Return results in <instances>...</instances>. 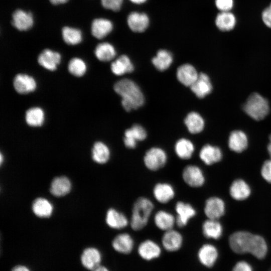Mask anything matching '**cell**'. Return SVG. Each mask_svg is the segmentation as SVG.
Listing matches in <instances>:
<instances>
[{
	"mask_svg": "<svg viewBox=\"0 0 271 271\" xmlns=\"http://www.w3.org/2000/svg\"><path fill=\"white\" fill-rule=\"evenodd\" d=\"M176 74L181 83L189 87L196 80L199 75L195 68L190 64H184L179 66Z\"/></svg>",
	"mask_w": 271,
	"mask_h": 271,
	"instance_id": "obj_20",
	"label": "cell"
},
{
	"mask_svg": "<svg viewBox=\"0 0 271 271\" xmlns=\"http://www.w3.org/2000/svg\"><path fill=\"white\" fill-rule=\"evenodd\" d=\"M269 143L267 145V149L268 154L271 159V134L269 135Z\"/></svg>",
	"mask_w": 271,
	"mask_h": 271,
	"instance_id": "obj_50",
	"label": "cell"
},
{
	"mask_svg": "<svg viewBox=\"0 0 271 271\" xmlns=\"http://www.w3.org/2000/svg\"><path fill=\"white\" fill-rule=\"evenodd\" d=\"M190 87L196 96L200 98L209 94L212 89L209 76L204 73H199L197 79Z\"/></svg>",
	"mask_w": 271,
	"mask_h": 271,
	"instance_id": "obj_19",
	"label": "cell"
},
{
	"mask_svg": "<svg viewBox=\"0 0 271 271\" xmlns=\"http://www.w3.org/2000/svg\"><path fill=\"white\" fill-rule=\"evenodd\" d=\"M71 189V183L65 176L54 178L50 186L51 193L56 197H62L69 193Z\"/></svg>",
	"mask_w": 271,
	"mask_h": 271,
	"instance_id": "obj_28",
	"label": "cell"
},
{
	"mask_svg": "<svg viewBox=\"0 0 271 271\" xmlns=\"http://www.w3.org/2000/svg\"><path fill=\"white\" fill-rule=\"evenodd\" d=\"M137 252L142 259L150 261L159 258L162 254V249L157 242L152 239H147L139 244Z\"/></svg>",
	"mask_w": 271,
	"mask_h": 271,
	"instance_id": "obj_6",
	"label": "cell"
},
{
	"mask_svg": "<svg viewBox=\"0 0 271 271\" xmlns=\"http://www.w3.org/2000/svg\"><path fill=\"white\" fill-rule=\"evenodd\" d=\"M11 271H30V270L26 266L19 265L15 266Z\"/></svg>",
	"mask_w": 271,
	"mask_h": 271,
	"instance_id": "obj_46",
	"label": "cell"
},
{
	"mask_svg": "<svg viewBox=\"0 0 271 271\" xmlns=\"http://www.w3.org/2000/svg\"><path fill=\"white\" fill-rule=\"evenodd\" d=\"M247 145V138L244 132L236 130L230 133L228 139V146L231 150L236 153H241L246 149Z\"/></svg>",
	"mask_w": 271,
	"mask_h": 271,
	"instance_id": "obj_26",
	"label": "cell"
},
{
	"mask_svg": "<svg viewBox=\"0 0 271 271\" xmlns=\"http://www.w3.org/2000/svg\"><path fill=\"white\" fill-rule=\"evenodd\" d=\"M129 28L136 33H142L146 30L150 24L148 16L144 13L132 12L127 17Z\"/></svg>",
	"mask_w": 271,
	"mask_h": 271,
	"instance_id": "obj_16",
	"label": "cell"
},
{
	"mask_svg": "<svg viewBox=\"0 0 271 271\" xmlns=\"http://www.w3.org/2000/svg\"><path fill=\"white\" fill-rule=\"evenodd\" d=\"M34 19L30 12L22 10H16L12 15V24L19 31H27L33 25Z\"/></svg>",
	"mask_w": 271,
	"mask_h": 271,
	"instance_id": "obj_18",
	"label": "cell"
},
{
	"mask_svg": "<svg viewBox=\"0 0 271 271\" xmlns=\"http://www.w3.org/2000/svg\"><path fill=\"white\" fill-rule=\"evenodd\" d=\"M195 147L193 143L186 138H181L177 141L174 146L175 154L182 160L190 159L194 152Z\"/></svg>",
	"mask_w": 271,
	"mask_h": 271,
	"instance_id": "obj_29",
	"label": "cell"
},
{
	"mask_svg": "<svg viewBox=\"0 0 271 271\" xmlns=\"http://www.w3.org/2000/svg\"><path fill=\"white\" fill-rule=\"evenodd\" d=\"M172 53L165 49H161L153 57L152 62L155 68L160 71H164L169 68L173 62Z\"/></svg>",
	"mask_w": 271,
	"mask_h": 271,
	"instance_id": "obj_33",
	"label": "cell"
},
{
	"mask_svg": "<svg viewBox=\"0 0 271 271\" xmlns=\"http://www.w3.org/2000/svg\"><path fill=\"white\" fill-rule=\"evenodd\" d=\"M112 246L117 252L127 255L132 251L134 246V241L129 233H121L116 235L113 239Z\"/></svg>",
	"mask_w": 271,
	"mask_h": 271,
	"instance_id": "obj_12",
	"label": "cell"
},
{
	"mask_svg": "<svg viewBox=\"0 0 271 271\" xmlns=\"http://www.w3.org/2000/svg\"><path fill=\"white\" fill-rule=\"evenodd\" d=\"M51 4L57 5L59 4H64L68 2V0H49Z\"/></svg>",
	"mask_w": 271,
	"mask_h": 271,
	"instance_id": "obj_48",
	"label": "cell"
},
{
	"mask_svg": "<svg viewBox=\"0 0 271 271\" xmlns=\"http://www.w3.org/2000/svg\"><path fill=\"white\" fill-rule=\"evenodd\" d=\"M61 60L60 54L49 49L43 50L38 57L39 64L50 71L56 70Z\"/></svg>",
	"mask_w": 271,
	"mask_h": 271,
	"instance_id": "obj_13",
	"label": "cell"
},
{
	"mask_svg": "<svg viewBox=\"0 0 271 271\" xmlns=\"http://www.w3.org/2000/svg\"><path fill=\"white\" fill-rule=\"evenodd\" d=\"M113 29V24L108 19L97 18L92 22L91 34L98 39H101L107 36Z\"/></svg>",
	"mask_w": 271,
	"mask_h": 271,
	"instance_id": "obj_23",
	"label": "cell"
},
{
	"mask_svg": "<svg viewBox=\"0 0 271 271\" xmlns=\"http://www.w3.org/2000/svg\"><path fill=\"white\" fill-rule=\"evenodd\" d=\"M175 210L177 213L176 224L179 228L186 226L189 221L196 214V211L190 203L182 201L176 202Z\"/></svg>",
	"mask_w": 271,
	"mask_h": 271,
	"instance_id": "obj_9",
	"label": "cell"
},
{
	"mask_svg": "<svg viewBox=\"0 0 271 271\" xmlns=\"http://www.w3.org/2000/svg\"><path fill=\"white\" fill-rule=\"evenodd\" d=\"M217 27L222 31H229L232 30L236 24L234 15L230 12H221L215 19Z\"/></svg>",
	"mask_w": 271,
	"mask_h": 271,
	"instance_id": "obj_38",
	"label": "cell"
},
{
	"mask_svg": "<svg viewBox=\"0 0 271 271\" xmlns=\"http://www.w3.org/2000/svg\"><path fill=\"white\" fill-rule=\"evenodd\" d=\"M25 119L27 124L30 126H41L45 121V112L40 107H31L26 111Z\"/></svg>",
	"mask_w": 271,
	"mask_h": 271,
	"instance_id": "obj_31",
	"label": "cell"
},
{
	"mask_svg": "<svg viewBox=\"0 0 271 271\" xmlns=\"http://www.w3.org/2000/svg\"><path fill=\"white\" fill-rule=\"evenodd\" d=\"M154 208L153 202L146 197H139L134 202L129 225L134 231H140L147 225Z\"/></svg>",
	"mask_w": 271,
	"mask_h": 271,
	"instance_id": "obj_3",
	"label": "cell"
},
{
	"mask_svg": "<svg viewBox=\"0 0 271 271\" xmlns=\"http://www.w3.org/2000/svg\"><path fill=\"white\" fill-rule=\"evenodd\" d=\"M229 192L231 196L236 200H243L249 197L250 189L243 180L237 179L231 184Z\"/></svg>",
	"mask_w": 271,
	"mask_h": 271,
	"instance_id": "obj_30",
	"label": "cell"
},
{
	"mask_svg": "<svg viewBox=\"0 0 271 271\" xmlns=\"http://www.w3.org/2000/svg\"><path fill=\"white\" fill-rule=\"evenodd\" d=\"M232 271H252L250 265L245 261H239L234 266Z\"/></svg>",
	"mask_w": 271,
	"mask_h": 271,
	"instance_id": "obj_45",
	"label": "cell"
},
{
	"mask_svg": "<svg viewBox=\"0 0 271 271\" xmlns=\"http://www.w3.org/2000/svg\"><path fill=\"white\" fill-rule=\"evenodd\" d=\"M202 232L205 237L217 239L222 234V227L217 220L208 219L202 224Z\"/></svg>",
	"mask_w": 271,
	"mask_h": 271,
	"instance_id": "obj_37",
	"label": "cell"
},
{
	"mask_svg": "<svg viewBox=\"0 0 271 271\" xmlns=\"http://www.w3.org/2000/svg\"><path fill=\"white\" fill-rule=\"evenodd\" d=\"M32 210L34 214L39 217H49L53 212L52 203L44 198H38L32 204Z\"/></svg>",
	"mask_w": 271,
	"mask_h": 271,
	"instance_id": "obj_36",
	"label": "cell"
},
{
	"mask_svg": "<svg viewBox=\"0 0 271 271\" xmlns=\"http://www.w3.org/2000/svg\"><path fill=\"white\" fill-rule=\"evenodd\" d=\"M183 241L182 234L174 229L165 231L161 238L162 247L169 252L179 250L183 245Z\"/></svg>",
	"mask_w": 271,
	"mask_h": 271,
	"instance_id": "obj_8",
	"label": "cell"
},
{
	"mask_svg": "<svg viewBox=\"0 0 271 271\" xmlns=\"http://www.w3.org/2000/svg\"><path fill=\"white\" fill-rule=\"evenodd\" d=\"M199 156L204 163L211 165L220 161L222 155L218 147L207 144L201 149Z\"/></svg>",
	"mask_w": 271,
	"mask_h": 271,
	"instance_id": "obj_25",
	"label": "cell"
},
{
	"mask_svg": "<svg viewBox=\"0 0 271 271\" xmlns=\"http://www.w3.org/2000/svg\"><path fill=\"white\" fill-rule=\"evenodd\" d=\"M91 271H109V269L103 265H99L96 267L94 268Z\"/></svg>",
	"mask_w": 271,
	"mask_h": 271,
	"instance_id": "obj_47",
	"label": "cell"
},
{
	"mask_svg": "<svg viewBox=\"0 0 271 271\" xmlns=\"http://www.w3.org/2000/svg\"><path fill=\"white\" fill-rule=\"evenodd\" d=\"M175 190L172 184L167 182L156 183L153 189V195L159 203H167L175 196Z\"/></svg>",
	"mask_w": 271,
	"mask_h": 271,
	"instance_id": "obj_14",
	"label": "cell"
},
{
	"mask_svg": "<svg viewBox=\"0 0 271 271\" xmlns=\"http://www.w3.org/2000/svg\"><path fill=\"white\" fill-rule=\"evenodd\" d=\"M132 3L137 5H140L146 3L148 0H129Z\"/></svg>",
	"mask_w": 271,
	"mask_h": 271,
	"instance_id": "obj_49",
	"label": "cell"
},
{
	"mask_svg": "<svg viewBox=\"0 0 271 271\" xmlns=\"http://www.w3.org/2000/svg\"><path fill=\"white\" fill-rule=\"evenodd\" d=\"M182 177L184 182L191 187H200L205 182V177L202 170L195 165L186 166L182 171Z\"/></svg>",
	"mask_w": 271,
	"mask_h": 271,
	"instance_id": "obj_7",
	"label": "cell"
},
{
	"mask_svg": "<svg viewBox=\"0 0 271 271\" xmlns=\"http://www.w3.org/2000/svg\"><path fill=\"white\" fill-rule=\"evenodd\" d=\"M113 88L121 97V104L126 111L138 109L144 104V95L139 86L132 80L121 79L115 83Z\"/></svg>",
	"mask_w": 271,
	"mask_h": 271,
	"instance_id": "obj_2",
	"label": "cell"
},
{
	"mask_svg": "<svg viewBox=\"0 0 271 271\" xmlns=\"http://www.w3.org/2000/svg\"><path fill=\"white\" fill-rule=\"evenodd\" d=\"M261 174L265 181L271 183V159L263 163L261 169Z\"/></svg>",
	"mask_w": 271,
	"mask_h": 271,
	"instance_id": "obj_42",
	"label": "cell"
},
{
	"mask_svg": "<svg viewBox=\"0 0 271 271\" xmlns=\"http://www.w3.org/2000/svg\"><path fill=\"white\" fill-rule=\"evenodd\" d=\"M199 262L207 267L212 266L218 256L216 248L210 244H203L199 249L197 254Z\"/></svg>",
	"mask_w": 271,
	"mask_h": 271,
	"instance_id": "obj_22",
	"label": "cell"
},
{
	"mask_svg": "<svg viewBox=\"0 0 271 271\" xmlns=\"http://www.w3.org/2000/svg\"><path fill=\"white\" fill-rule=\"evenodd\" d=\"M102 256L100 252L94 247L85 249L81 256L82 265L87 269L92 270L100 265Z\"/></svg>",
	"mask_w": 271,
	"mask_h": 271,
	"instance_id": "obj_24",
	"label": "cell"
},
{
	"mask_svg": "<svg viewBox=\"0 0 271 271\" xmlns=\"http://www.w3.org/2000/svg\"><path fill=\"white\" fill-rule=\"evenodd\" d=\"M184 123L188 131L193 134L202 131L204 127V120L197 112L192 111L189 113L184 119Z\"/></svg>",
	"mask_w": 271,
	"mask_h": 271,
	"instance_id": "obj_34",
	"label": "cell"
},
{
	"mask_svg": "<svg viewBox=\"0 0 271 271\" xmlns=\"http://www.w3.org/2000/svg\"><path fill=\"white\" fill-rule=\"evenodd\" d=\"M105 222L109 227L115 229L124 228L129 224L127 216L123 213L113 208H110L107 211Z\"/></svg>",
	"mask_w": 271,
	"mask_h": 271,
	"instance_id": "obj_17",
	"label": "cell"
},
{
	"mask_svg": "<svg viewBox=\"0 0 271 271\" xmlns=\"http://www.w3.org/2000/svg\"><path fill=\"white\" fill-rule=\"evenodd\" d=\"M262 20L264 24L271 28V3L262 13Z\"/></svg>",
	"mask_w": 271,
	"mask_h": 271,
	"instance_id": "obj_44",
	"label": "cell"
},
{
	"mask_svg": "<svg viewBox=\"0 0 271 271\" xmlns=\"http://www.w3.org/2000/svg\"><path fill=\"white\" fill-rule=\"evenodd\" d=\"M110 69L114 75L121 76L132 72L134 66L129 58L125 55H122L111 63Z\"/></svg>",
	"mask_w": 271,
	"mask_h": 271,
	"instance_id": "obj_27",
	"label": "cell"
},
{
	"mask_svg": "<svg viewBox=\"0 0 271 271\" xmlns=\"http://www.w3.org/2000/svg\"><path fill=\"white\" fill-rule=\"evenodd\" d=\"M168 161V156L164 150L159 147H152L144 156L145 167L151 171H156L163 168Z\"/></svg>",
	"mask_w": 271,
	"mask_h": 271,
	"instance_id": "obj_5",
	"label": "cell"
},
{
	"mask_svg": "<svg viewBox=\"0 0 271 271\" xmlns=\"http://www.w3.org/2000/svg\"><path fill=\"white\" fill-rule=\"evenodd\" d=\"M87 66L85 62L78 57L72 58L68 64L69 72L75 77H82L87 71Z\"/></svg>",
	"mask_w": 271,
	"mask_h": 271,
	"instance_id": "obj_40",
	"label": "cell"
},
{
	"mask_svg": "<svg viewBox=\"0 0 271 271\" xmlns=\"http://www.w3.org/2000/svg\"><path fill=\"white\" fill-rule=\"evenodd\" d=\"M3 161V156L2 155V154H1V163H2V162Z\"/></svg>",
	"mask_w": 271,
	"mask_h": 271,
	"instance_id": "obj_51",
	"label": "cell"
},
{
	"mask_svg": "<svg viewBox=\"0 0 271 271\" xmlns=\"http://www.w3.org/2000/svg\"><path fill=\"white\" fill-rule=\"evenodd\" d=\"M244 112L256 120L263 119L268 113L269 104L267 100L257 93L251 94L243 105Z\"/></svg>",
	"mask_w": 271,
	"mask_h": 271,
	"instance_id": "obj_4",
	"label": "cell"
},
{
	"mask_svg": "<svg viewBox=\"0 0 271 271\" xmlns=\"http://www.w3.org/2000/svg\"><path fill=\"white\" fill-rule=\"evenodd\" d=\"M62 36L64 41L68 45H77L82 40L81 31L70 27L67 26L62 28Z\"/></svg>",
	"mask_w": 271,
	"mask_h": 271,
	"instance_id": "obj_39",
	"label": "cell"
},
{
	"mask_svg": "<svg viewBox=\"0 0 271 271\" xmlns=\"http://www.w3.org/2000/svg\"><path fill=\"white\" fill-rule=\"evenodd\" d=\"M123 0H101L103 7L114 12L118 11L121 8Z\"/></svg>",
	"mask_w": 271,
	"mask_h": 271,
	"instance_id": "obj_41",
	"label": "cell"
},
{
	"mask_svg": "<svg viewBox=\"0 0 271 271\" xmlns=\"http://www.w3.org/2000/svg\"><path fill=\"white\" fill-rule=\"evenodd\" d=\"M110 157V149L104 143L97 141L94 144L92 149V158L94 162L104 164L109 161Z\"/></svg>",
	"mask_w": 271,
	"mask_h": 271,
	"instance_id": "obj_32",
	"label": "cell"
},
{
	"mask_svg": "<svg viewBox=\"0 0 271 271\" xmlns=\"http://www.w3.org/2000/svg\"><path fill=\"white\" fill-rule=\"evenodd\" d=\"M147 137L145 129L141 125L135 124L130 128L125 130L123 143L128 149H134L137 142L145 140Z\"/></svg>",
	"mask_w": 271,
	"mask_h": 271,
	"instance_id": "obj_11",
	"label": "cell"
},
{
	"mask_svg": "<svg viewBox=\"0 0 271 271\" xmlns=\"http://www.w3.org/2000/svg\"><path fill=\"white\" fill-rule=\"evenodd\" d=\"M204 211L208 219L217 220L224 213V203L218 197H210L205 201Z\"/></svg>",
	"mask_w": 271,
	"mask_h": 271,
	"instance_id": "obj_15",
	"label": "cell"
},
{
	"mask_svg": "<svg viewBox=\"0 0 271 271\" xmlns=\"http://www.w3.org/2000/svg\"><path fill=\"white\" fill-rule=\"evenodd\" d=\"M232 250L239 254L250 253L259 259L264 258L267 247L264 239L260 236L247 231H237L231 234L229 239Z\"/></svg>",
	"mask_w": 271,
	"mask_h": 271,
	"instance_id": "obj_1",
	"label": "cell"
},
{
	"mask_svg": "<svg viewBox=\"0 0 271 271\" xmlns=\"http://www.w3.org/2000/svg\"><path fill=\"white\" fill-rule=\"evenodd\" d=\"M154 222L158 228L165 232L173 229L176 224V217L166 210H160L155 214Z\"/></svg>",
	"mask_w": 271,
	"mask_h": 271,
	"instance_id": "obj_21",
	"label": "cell"
},
{
	"mask_svg": "<svg viewBox=\"0 0 271 271\" xmlns=\"http://www.w3.org/2000/svg\"><path fill=\"white\" fill-rule=\"evenodd\" d=\"M215 5L221 12H229L233 6V0H215Z\"/></svg>",
	"mask_w": 271,
	"mask_h": 271,
	"instance_id": "obj_43",
	"label": "cell"
},
{
	"mask_svg": "<svg viewBox=\"0 0 271 271\" xmlns=\"http://www.w3.org/2000/svg\"><path fill=\"white\" fill-rule=\"evenodd\" d=\"M116 54V50L113 46L108 42L98 44L94 50L96 58L102 62H108L112 60L115 57Z\"/></svg>",
	"mask_w": 271,
	"mask_h": 271,
	"instance_id": "obj_35",
	"label": "cell"
},
{
	"mask_svg": "<svg viewBox=\"0 0 271 271\" xmlns=\"http://www.w3.org/2000/svg\"><path fill=\"white\" fill-rule=\"evenodd\" d=\"M13 86L18 93L26 94L34 91L37 88V83L33 76L25 73H19L14 78Z\"/></svg>",
	"mask_w": 271,
	"mask_h": 271,
	"instance_id": "obj_10",
	"label": "cell"
}]
</instances>
